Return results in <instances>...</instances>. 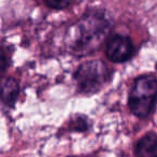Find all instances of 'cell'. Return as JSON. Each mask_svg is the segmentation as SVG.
I'll use <instances>...</instances> for the list:
<instances>
[{
    "instance_id": "8992f818",
    "label": "cell",
    "mask_w": 157,
    "mask_h": 157,
    "mask_svg": "<svg viewBox=\"0 0 157 157\" xmlns=\"http://www.w3.org/2000/svg\"><path fill=\"white\" fill-rule=\"evenodd\" d=\"M20 93L17 82L13 78H0V100L8 105H13Z\"/></svg>"
},
{
    "instance_id": "ba28073f",
    "label": "cell",
    "mask_w": 157,
    "mask_h": 157,
    "mask_svg": "<svg viewBox=\"0 0 157 157\" xmlns=\"http://www.w3.org/2000/svg\"><path fill=\"white\" fill-rule=\"evenodd\" d=\"M9 65H10V60H9V57H8L7 52L0 46V74L3 73L9 68Z\"/></svg>"
},
{
    "instance_id": "3957f363",
    "label": "cell",
    "mask_w": 157,
    "mask_h": 157,
    "mask_svg": "<svg viewBox=\"0 0 157 157\" xmlns=\"http://www.w3.org/2000/svg\"><path fill=\"white\" fill-rule=\"evenodd\" d=\"M110 72L101 60L87 61L80 66L75 72V80L78 90L85 94L98 92L109 81Z\"/></svg>"
},
{
    "instance_id": "7a4b0ae2",
    "label": "cell",
    "mask_w": 157,
    "mask_h": 157,
    "mask_svg": "<svg viewBox=\"0 0 157 157\" xmlns=\"http://www.w3.org/2000/svg\"><path fill=\"white\" fill-rule=\"evenodd\" d=\"M157 101V78L152 74L138 76L129 95V108L137 117H147Z\"/></svg>"
},
{
    "instance_id": "52a82bcc",
    "label": "cell",
    "mask_w": 157,
    "mask_h": 157,
    "mask_svg": "<svg viewBox=\"0 0 157 157\" xmlns=\"http://www.w3.org/2000/svg\"><path fill=\"white\" fill-rule=\"evenodd\" d=\"M46 5L52 9L61 10L67 8L72 2V0H45Z\"/></svg>"
},
{
    "instance_id": "5b68a950",
    "label": "cell",
    "mask_w": 157,
    "mask_h": 157,
    "mask_svg": "<svg viewBox=\"0 0 157 157\" xmlns=\"http://www.w3.org/2000/svg\"><path fill=\"white\" fill-rule=\"evenodd\" d=\"M135 154L140 157H157V135L148 132L137 142Z\"/></svg>"
},
{
    "instance_id": "6da1fadb",
    "label": "cell",
    "mask_w": 157,
    "mask_h": 157,
    "mask_svg": "<svg viewBox=\"0 0 157 157\" xmlns=\"http://www.w3.org/2000/svg\"><path fill=\"white\" fill-rule=\"evenodd\" d=\"M110 29L111 23L103 12H88L71 27L68 36L70 48L78 55H87L100 46Z\"/></svg>"
},
{
    "instance_id": "277c9868",
    "label": "cell",
    "mask_w": 157,
    "mask_h": 157,
    "mask_svg": "<svg viewBox=\"0 0 157 157\" xmlns=\"http://www.w3.org/2000/svg\"><path fill=\"white\" fill-rule=\"evenodd\" d=\"M105 53L108 58L113 63H125L132 57L133 44L129 37L114 35L108 41Z\"/></svg>"
}]
</instances>
